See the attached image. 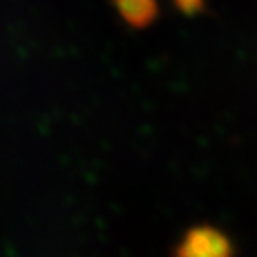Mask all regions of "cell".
Wrapping results in <instances>:
<instances>
[{
	"label": "cell",
	"mask_w": 257,
	"mask_h": 257,
	"mask_svg": "<svg viewBox=\"0 0 257 257\" xmlns=\"http://www.w3.org/2000/svg\"><path fill=\"white\" fill-rule=\"evenodd\" d=\"M173 253L179 257H223L232 255L234 248L229 236L220 229L211 225H197L182 236Z\"/></svg>",
	"instance_id": "obj_1"
},
{
	"label": "cell",
	"mask_w": 257,
	"mask_h": 257,
	"mask_svg": "<svg viewBox=\"0 0 257 257\" xmlns=\"http://www.w3.org/2000/svg\"><path fill=\"white\" fill-rule=\"evenodd\" d=\"M120 18L133 29L152 25L159 16L157 0H111Z\"/></svg>",
	"instance_id": "obj_2"
},
{
	"label": "cell",
	"mask_w": 257,
	"mask_h": 257,
	"mask_svg": "<svg viewBox=\"0 0 257 257\" xmlns=\"http://www.w3.org/2000/svg\"><path fill=\"white\" fill-rule=\"evenodd\" d=\"M173 2H175L179 11L188 16L198 15V13L204 9V4H205V0H173Z\"/></svg>",
	"instance_id": "obj_3"
}]
</instances>
